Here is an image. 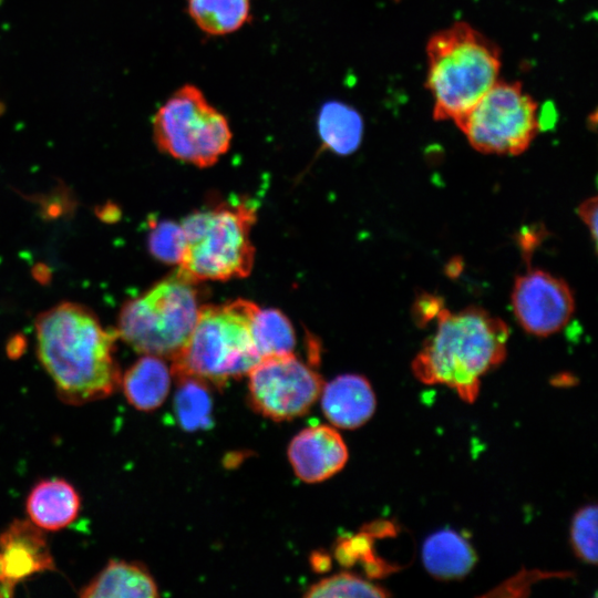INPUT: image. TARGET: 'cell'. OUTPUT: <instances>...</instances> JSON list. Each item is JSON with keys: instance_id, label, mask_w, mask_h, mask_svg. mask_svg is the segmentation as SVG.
Masks as SVG:
<instances>
[{"instance_id": "5bb4252c", "label": "cell", "mask_w": 598, "mask_h": 598, "mask_svg": "<svg viewBox=\"0 0 598 598\" xmlns=\"http://www.w3.org/2000/svg\"><path fill=\"white\" fill-rule=\"evenodd\" d=\"M81 508L75 487L62 478L38 482L30 491L25 511L29 520L42 530L56 532L69 526Z\"/></svg>"}, {"instance_id": "7402d4cb", "label": "cell", "mask_w": 598, "mask_h": 598, "mask_svg": "<svg viewBox=\"0 0 598 598\" xmlns=\"http://www.w3.org/2000/svg\"><path fill=\"white\" fill-rule=\"evenodd\" d=\"M383 587L351 573H339L313 584L305 597L309 598H352L388 597Z\"/></svg>"}, {"instance_id": "44dd1931", "label": "cell", "mask_w": 598, "mask_h": 598, "mask_svg": "<svg viewBox=\"0 0 598 598\" xmlns=\"http://www.w3.org/2000/svg\"><path fill=\"white\" fill-rule=\"evenodd\" d=\"M177 379L174 408L181 426L187 431L206 429L212 421L208 383L192 377Z\"/></svg>"}, {"instance_id": "3957f363", "label": "cell", "mask_w": 598, "mask_h": 598, "mask_svg": "<svg viewBox=\"0 0 598 598\" xmlns=\"http://www.w3.org/2000/svg\"><path fill=\"white\" fill-rule=\"evenodd\" d=\"M433 116L455 122L499 79V48L467 22H454L426 44Z\"/></svg>"}, {"instance_id": "8992f818", "label": "cell", "mask_w": 598, "mask_h": 598, "mask_svg": "<svg viewBox=\"0 0 598 598\" xmlns=\"http://www.w3.org/2000/svg\"><path fill=\"white\" fill-rule=\"evenodd\" d=\"M199 308L195 283L175 272L123 305L116 332L142 354L172 359L189 337Z\"/></svg>"}, {"instance_id": "d6986e66", "label": "cell", "mask_w": 598, "mask_h": 598, "mask_svg": "<svg viewBox=\"0 0 598 598\" xmlns=\"http://www.w3.org/2000/svg\"><path fill=\"white\" fill-rule=\"evenodd\" d=\"M251 0H187V12L208 35L219 37L239 30L250 18Z\"/></svg>"}, {"instance_id": "7a4b0ae2", "label": "cell", "mask_w": 598, "mask_h": 598, "mask_svg": "<svg viewBox=\"0 0 598 598\" xmlns=\"http://www.w3.org/2000/svg\"><path fill=\"white\" fill-rule=\"evenodd\" d=\"M436 320L435 332L412 361V372L422 383L446 385L473 403L481 378L506 357L508 327L478 307L457 312L443 308Z\"/></svg>"}, {"instance_id": "52a82bcc", "label": "cell", "mask_w": 598, "mask_h": 598, "mask_svg": "<svg viewBox=\"0 0 598 598\" xmlns=\"http://www.w3.org/2000/svg\"><path fill=\"white\" fill-rule=\"evenodd\" d=\"M153 135L162 153L202 168L216 164L233 137L226 116L193 84L177 89L157 110Z\"/></svg>"}, {"instance_id": "30bf717a", "label": "cell", "mask_w": 598, "mask_h": 598, "mask_svg": "<svg viewBox=\"0 0 598 598\" xmlns=\"http://www.w3.org/2000/svg\"><path fill=\"white\" fill-rule=\"evenodd\" d=\"M511 299L518 323L538 337L561 330L575 310L574 295L567 282L540 269H529L519 275Z\"/></svg>"}, {"instance_id": "7c38bea8", "label": "cell", "mask_w": 598, "mask_h": 598, "mask_svg": "<svg viewBox=\"0 0 598 598\" xmlns=\"http://www.w3.org/2000/svg\"><path fill=\"white\" fill-rule=\"evenodd\" d=\"M288 457L300 480L318 483L341 471L348 461V448L334 429L313 425L303 429L291 440Z\"/></svg>"}, {"instance_id": "ac0fdd59", "label": "cell", "mask_w": 598, "mask_h": 598, "mask_svg": "<svg viewBox=\"0 0 598 598\" xmlns=\"http://www.w3.org/2000/svg\"><path fill=\"white\" fill-rule=\"evenodd\" d=\"M318 133L323 148L338 155H349L360 145L363 122L352 106L339 102L324 103L318 115Z\"/></svg>"}, {"instance_id": "603a6c76", "label": "cell", "mask_w": 598, "mask_h": 598, "mask_svg": "<svg viewBox=\"0 0 598 598\" xmlns=\"http://www.w3.org/2000/svg\"><path fill=\"white\" fill-rule=\"evenodd\" d=\"M185 246L184 231L181 224L172 220L155 221L147 236V248L151 255L165 264H179Z\"/></svg>"}, {"instance_id": "e0dca14e", "label": "cell", "mask_w": 598, "mask_h": 598, "mask_svg": "<svg viewBox=\"0 0 598 598\" xmlns=\"http://www.w3.org/2000/svg\"><path fill=\"white\" fill-rule=\"evenodd\" d=\"M422 560L432 576L451 580L470 573L475 565L476 555L464 536L446 528L433 533L424 540Z\"/></svg>"}, {"instance_id": "5b68a950", "label": "cell", "mask_w": 598, "mask_h": 598, "mask_svg": "<svg viewBox=\"0 0 598 598\" xmlns=\"http://www.w3.org/2000/svg\"><path fill=\"white\" fill-rule=\"evenodd\" d=\"M256 209L247 203L223 204L185 217V246L176 274L187 281H226L247 277L255 248L250 230Z\"/></svg>"}, {"instance_id": "277c9868", "label": "cell", "mask_w": 598, "mask_h": 598, "mask_svg": "<svg viewBox=\"0 0 598 598\" xmlns=\"http://www.w3.org/2000/svg\"><path fill=\"white\" fill-rule=\"evenodd\" d=\"M258 306L245 299L199 308L193 330L171 359L172 374L223 385L259 361L251 336Z\"/></svg>"}, {"instance_id": "ba28073f", "label": "cell", "mask_w": 598, "mask_h": 598, "mask_svg": "<svg viewBox=\"0 0 598 598\" xmlns=\"http://www.w3.org/2000/svg\"><path fill=\"white\" fill-rule=\"evenodd\" d=\"M454 123L473 148L497 155H519L540 130L537 102L519 82L501 79Z\"/></svg>"}, {"instance_id": "484cf974", "label": "cell", "mask_w": 598, "mask_h": 598, "mask_svg": "<svg viewBox=\"0 0 598 598\" xmlns=\"http://www.w3.org/2000/svg\"><path fill=\"white\" fill-rule=\"evenodd\" d=\"M597 197H590L584 200L578 207L579 217L586 224L591 233L594 243L597 238Z\"/></svg>"}, {"instance_id": "9a60e30c", "label": "cell", "mask_w": 598, "mask_h": 598, "mask_svg": "<svg viewBox=\"0 0 598 598\" xmlns=\"http://www.w3.org/2000/svg\"><path fill=\"white\" fill-rule=\"evenodd\" d=\"M82 598H153L158 587L138 563L110 560L105 567L79 592Z\"/></svg>"}, {"instance_id": "6da1fadb", "label": "cell", "mask_w": 598, "mask_h": 598, "mask_svg": "<svg viewBox=\"0 0 598 598\" xmlns=\"http://www.w3.org/2000/svg\"><path fill=\"white\" fill-rule=\"evenodd\" d=\"M116 330L105 329L87 307L61 302L35 320L38 358L59 398L73 405L103 400L115 392L121 372Z\"/></svg>"}, {"instance_id": "8fae6325", "label": "cell", "mask_w": 598, "mask_h": 598, "mask_svg": "<svg viewBox=\"0 0 598 598\" xmlns=\"http://www.w3.org/2000/svg\"><path fill=\"white\" fill-rule=\"evenodd\" d=\"M53 569L47 538L33 523L16 519L0 534V597H11L18 584Z\"/></svg>"}, {"instance_id": "cb8c5ba5", "label": "cell", "mask_w": 598, "mask_h": 598, "mask_svg": "<svg viewBox=\"0 0 598 598\" xmlns=\"http://www.w3.org/2000/svg\"><path fill=\"white\" fill-rule=\"evenodd\" d=\"M570 542L576 555L585 563H597V506L585 505L573 517Z\"/></svg>"}, {"instance_id": "9c48e42d", "label": "cell", "mask_w": 598, "mask_h": 598, "mask_svg": "<svg viewBox=\"0 0 598 598\" xmlns=\"http://www.w3.org/2000/svg\"><path fill=\"white\" fill-rule=\"evenodd\" d=\"M247 374L252 408L274 421L307 413L323 386L321 377L293 353L264 358Z\"/></svg>"}, {"instance_id": "4fadbf2b", "label": "cell", "mask_w": 598, "mask_h": 598, "mask_svg": "<svg viewBox=\"0 0 598 598\" xmlns=\"http://www.w3.org/2000/svg\"><path fill=\"white\" fill-rule=\"evenodd\" d=\"M322 410L336 426L353 430L375 411L377 400L370 382L362 375H339L323 386Z\"/></svg>"}, {"instance_id": "d4e9b609", "label": "cell", "mask_w": 598, "mask_h": 598, "mask_svg": "<svg viewBox=\"0 0 598 598\" xmlns=\"http://www.w3.org/2000/svg\"><path fill=\"white\" fill-rule=\"evenodd\" d=\"M443 308V301L440 297L423 293L416 298L413 305V318L420 327H424L429 321L435 319Z\"/></svg>"}, {"instance_id": "2e32d148", "label": "cell", "mask_w": 598, "mask_h": 598, "mask_svg": "<svg viewBox=\"0 0 598 598\" xmlns=\"http://www.w3.org/2000/svg\"><path fill=\"white\" fill-rule=\"evenodd\" d=\"M171 373L162 358L144 354L121 377L124 396L138 411L151 412L165 401Z\"/></svg>"}, {"instance_id": "ffe728a7", "label": "cell", "mask_w": 598, "mask_h": 598, "mask_svg": "<svg viewBox=\"0 0 598 598\" xmlns=\"http://www.w3.org/2000/svg\"><path fill=\"white\" fill-rule=\"evenodd\" d=\"M251 336L260 360L293 353L295 329L278 309L258 308L251 322Z\"/></svg>"}]
</instances>
